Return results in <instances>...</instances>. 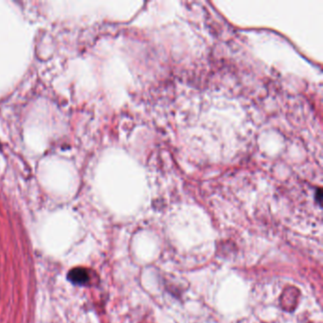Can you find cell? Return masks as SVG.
I'll list each match as a JSON object with an SVG mask.
<instances>
[{
	"label": "cell",
	"mask_w": 323,
	"mask_h": 323,
	"mask_svg": "<svg viewBox=\"0 0 323 323\" xmlns=\"http://www.w3.org/2000/svg\"><path fill=\"white\" fill-rule=\"evenodd\" d=\"M68 280L78 285L87 284L89 281L88 271L84 268H74L68 273Z\"/></svg>",
	"instance_id": "cell-1"
}]
</instances>
